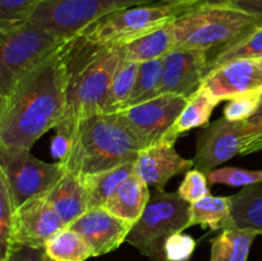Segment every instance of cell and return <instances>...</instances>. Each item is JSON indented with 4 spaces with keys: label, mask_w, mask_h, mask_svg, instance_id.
<instances>
[{
    "label": "cell",
    "mask_w": 262,
    "mask_h": 261,
    "mask_svg": "<svg viewBox=\"0 0 262 261\" xmlns=\"http://www.w3.org/2000/svg\"><path fill=\"white\" fill-rule=\"evenodd\" d=\"M63 44L20 77L4 97L0 147L31 150L38 138L60 123L66 110Z\"/></svg>",
    "instance_id": "6da1fadb"
},
{
    "label": "cell",
    "mask_w": 262,
    "mask_h": 261,
    "mask_svg": "<svg viewBox=\"0 0 262 261\" xmlns=\"http://www.w3.org/2000/svg\"><path fill=\"white\" fill-rule=\"evenodd\" d=\"M61 54L66 73V110L55 129L73 140L82 119L102 113L110 83L124 55L122 46L99 45L78 33L63 44Z\"/></svg>",
    "instance_id": "7a4b0ae2"
},
{
    "label": "cell",
    "mask_w": 262,
    "mask_h": 261,
    "mask_svg": "<svg viewBox=\"0 0 262 261\" xmlns=\"http://www.w3.org/2000/svg\"><path fill=\"white\" fill-rule=\"evenodd\" d=\"M142 150L119 113H96L78 123L68 156L61 163L77 177L136 161Z\"/></svg>",
    "instance_id": "3957f363"
},
{
    "label": "cell",
    "mask_w": 262,
    "mask_h": 261,
    "mask_svg": "<svg viewBox=\"0 0 262 261\" xmlns=\"http://www.w3.org/2000/svg\"><path fill=\"white\" fill-rule=\"evenodd\" d=\"M176 48L206 51L209 59L262 25L229 3L201 2L173 20Z\"/></svg>",
    "instance_id": "277c9868"
},
{
    "label": "cell",
    "mask_w": 262,
    "mask_h": 261,
    "mask_svg": "<svg viewBox=\"0 0 262 261\" xmlns=\"http://www.w3.org/2000/svg\"><path fill=\"white\" fill-rule=\"evenodd\" d=\"M68 38L26 19L0 20V96Z\"/></svg>",
    "instance_id": "5b68a950"
},
{
    "label": "cell",
    "mask_w": 262,
    "mask_h": 261,
    "mask_svg": "<svg viewBox=\"0 0 262 261\" xmlns=\"http://www.w3.org/2000/svg\"><path fill=\"white\" fill-rule=\"evenodd\" d=\"M201 2L166 0L117 10L92 22L78 35L94 44L122 46L165 23L171 22Z\"/></svg>",
    "instance_id": "8992f818"
},
{
    "label": "cell",
    "mask_w": 262,
    "mask_h": 261,
    "mask_svg": "<svg viewBox=\"0 0 262 261\" xmlns=\"http://www.w3.org/2000/svg\"><path fill=\"white\" fill-rule=\"evenodd\" d=\"M189 228V204L178 192H161L150 199L125 242L151 261H166L164 247L170 235Z\"/></svg>",
    "instance_id": "52a82bcc"
},
{
    "label": "cell",
    "mask_w": 262,
    "mask_h": 261,
    "mask_svg": "<svg viewBox=\"0 0 262 261\" xmlns=\"http://www.w3.org/2000/svg\"><path fill=\"white\" fill-rule=\"evenodd\" d=\"M156 2L166 0H41L25 19L63 37H72L104 15Z\"/></svg>",
    "instance_id": "ba28073f"
},
{
    "label": "cell",
    "mask_w": 262,
    "mask_h": 261,
    "mask_svg": "<svg viewBox=\"0 0 262 261\" xmlns=\"http://www.w3.org/2000/svg\"><path fill=\"white\" fill-rule=\"evenodd\" d=\"M0 169L4 174L14 207L46 194L66 171L61 161L46 163L26 148L0 147Z\"/></svg>",
    "instance_id": "9c48e42d"
},
{
    "label": "cell",
    "mask_w": 262,
    "mask_h": 261,
    "mask_svg": "<svg viewBox=\"0 0 262 261\" xmlns=\"http://www.w3.org/2000/svg\"><path fill=\"white\" fill-rule=\"evenodd\" d=\"M187 101V97L165 92L148 101L125 107L119 115L143 150L163 142Z\"/></svg>",
    "instance_id": "30bf717a"
},
{
    "label": "cell",
    "mask_w": 262,
    "mask_h": 261,
    "mask_svg": "<svg viewBox=\"0 0 262 261\" xmlns=\"http://www.w3.org/2000/svg\"><path fill=\"white\" fill-rule=\"evenodd\" d=\"M242 123L230 122L224 117L210 123L197 138L193 168L207 174L217 166L239 155L242 146Z\"/></svg>",
    "instance_id": "8fae6325"
},
{
    "label": "cell",
    "mask_w": 262,
    "mask_h": 261,
    "mask_svg": "<svg viewBox=\"0 0 262 261\" xmlns=\"http://www.w3.org/2000/svg\"><path fill=\"white\" fill-rule=\"evenodd\" d=\"M66 227L45 194L33 197L15 209L12 243L45 248L46 242Z\"/></svg>",
    "instance_id": "7c38bea8"
},
{
    "label": "cell",
    "mask_w": 262,
    "mask_h": 261,
    "mask_svg": "<svg viewBox=\"0 0 262 261\" xmlns=\"http://www.w3.org/2000/svg\"><path fill=\"white\" fill-rule=\"evenodd\" d=\"M207 64L206 51L176 48L163 59L161 94L169 92L189 99L204 84Z\"/></svg>",
    "instance_id": "4fadbf2b"
},
{
    "label": "cell",
    "mask_w": 262,
    "mask_h": 261,
    "mask_svg": "<svg viewBox=\"0 0 262 261\" xmlns=\"http://www.w3.org/2000/svg\"><path fill=\"white\" fill-rule=\"evenodd\" d=\"M133 225L114 216L105 207L89 209L69 225L91 248L94 257L106 255L125 242Z\"/></svg>",
    "instance_id": "5bb4252c"
},
{
    "label": "cell",
    "mask_w": 262,
    "mask_h": 261,
    "mask_svg": "<svg viewBox=\"0 0 262 261\" xmlns=\"http://www.w3.org/2000/svg\"><path fill=\"white\" fill-rule=\"evenodd\" d=\"M202 86L220 101L262 91V59H241L224 64L207 74Z\"/></svg>",
    "instance_id": "9a60e30c"
},
{
    "label": "cell",
    "mask_w": 262,
    "mask_h": 261,
    "mask_svg": "<svg viewBox=\"0 0 262 261\" xmlns=\"http://www.w3.org/2000/svg\"><path fill=\"white\" fill-rule=\"evenodd\" d=\"M192 168V159L179 155L174 145L160 142L140 151L133 173L147 186H154L161 191L173 177L187 173Z\"/></svg>",
    "instance_id": "2e32d148"
},
{
    "label": "cell",
    "mask_w": 262,
    "mask_h": 261,
    "mask_svg": "<svg viewBox=\"0 0 262 261\" xmlns=\"http://www.w3.org/2000/svg\"><path fill=\"white\" fill-rule=\"evenodd\" d=\"M45 197L67 227L89 210L87 193L82 178L71 171H64Z\"/></svg>",
    "instance_id": "e0dca14e"
},
{
    "label": "cell",
    "mask_w": 262,
    "mask_h": 261,
    "mask_svg": "<svg viewBox=\"0 0 262 261\" xmlns=\"http://www.w3.org/2000/svg\"><path fill=\"white\" fill-rule=\"evenodd\" d=\"M150 199L148 186L133 173L107 200L105 209L114 216L135 225L147 206Z\"/></svg>",
    "instance_id": "ac0fdd59"
},
{
    "label": "cell",
    "mask_w": 262,
    "mask_h": 261,
    "mask_svg": "<svg viewBox=\"0 0 262 261\" xmlns=\"http://www.w3.org/2000/svg\"><path fill=\"white\" fill-rule=\"evenodd\" d=\"M173 20L122 45L124 60L135 63L164 59L176 49Z\"/></svg>",
    "instance_id": "d6986e66"
},
{
    "label": "cell",
    "mask_w": 262,
    "mask_h": 261,
    "mask_svg": "<svg viewBox=\"0 0 262 261\" xmlns=\"http://www.w3.org/2000/svg\"><path fill=\"white\" fill-rule=\"evenodd\" d=\"M219 102L220 100L216 99L206 87H200L199 91L189 97L186 106L177 118L176 123L170 128L168 135L165 136L163 142L174 145L179 136L183 133L188 132L193 128L206 127L209 124L210 117H211L215 106Z\"/></svg>",
    "instance_id": "ffe728a7"
},
{
    "label": "cell",
    "mask_w": 262,
    "mask_h": 261,
    "mask_svg": "<svg viewBox=\"0 0 262 261\" xmlns=\"http://www.w3.org/2000/svg\"><path fill=\"white\" fill-rule=\"evenodd\" d=\"M230 199L232 210L225 228L253 229L262 235V182L243 187Z\"/></svg>",
    "instance_id": "44dd1931"
},
{
    "label": "cell",
    "mask_w": 262,
    "mask_h": 261,
    "mask_svg": "<svg viewBox=\"0 0 262 261\" xmlns=\"http://www.w3.org/2000/svg\"><path fill=\"white\" fill-rule=\"evenodd\" d=\"M135 161L125 163L109 170L97 171L81 177L87 193L89 209L105 207L107 200L117 191L118 187L133 174Z\"/></svg>",
    "instance_id": "7402d4cb"
},
{
    "label": "cell",
    "mask_w": 262,
    "mask_h": 261,
    "mask_svg": "<svg viewBox=\"0 0 262 261\" xmlns=\"http://www.w3.org/2000/svg\"><path fill=\"white\" fill-rule=\"evenodd\" d=\"M258 234L253 229L225 228L211 241L210 261H248L251 246Z\"/></svg>",
    "instance_id": "603a6c76"
},
{
    "label": "cell",
    "mask_w": 262,
    "mask_h": 261,
    "mask_svg": "<svg viewBox=\"0 0 262 261\" xmlns=\"http://www.w3.org/2000/svg\"><path fill=\"white\" fill-rule=\"evenodd\" d=\"M230 196H205L204 199L189 205V227L201 225L211 230H223L230 217Z\"/></svg>",
    "instance_id": "cb8c5ba5"
},
{
    "label": "cell",
    "mask_w": 262,
    "mask_h": 261,
    "mask_svg": "<svg viewBox=\"0 0 262 261\" xmlns=\"http://www.w3.org/2000/svg\"><path fill=\"white\" fill-rule=\"evenodd\" d=\"M140 63L123 59L110 83L102 113H119L128 106L136 81Z\"/></svg>",
    "instance_id": "d4e9b609"
},
{
    "label": "cell",
    "mask_w": 262,
    "mask_h": 261,
    "mask_svg": "<svg viewBox=\"0 0 262 261\" xmlns=\"http://www.w3.org/2000/svg\"><path fill=\"white\" fill-rule=\"evenodd\" d=\"M45 252L54 261H86L94 257L83 238L69 227L59 230L46 242Z\"/></svg>",
    "instance_id": "484cf974"
},
{
    "label": "cell",
    "mask_w": 262,
    "mask_h": 261,
    "mask_svg": "<svg viewBox=\"0 0 262 261\" xmlns=\"http://www.w3.org/2000/svg\"><path fill=\"white\" fill-rule=\"evenodd\" d=\"M241 59H262V25L239 41L211 56L207 64V74L224 64Z\"/></svg>",
    "instance_id": "4316f807"
},
{
    "label": "cell",
    "mask_w": 262,
    "mask_h": 261,
    "mask_svg": "<svg viewBox=\"0 0 262 261\" xmlns=\"http://www.w3.org/2000/svg\"><path fill=\"white\" fill-rule=\"evenodd\" d=\"M161 84H163V59L141 63L137 81L128 106H133L159 96L161 94Z\"/></svg>",
    "instance_id": "83f0119b"
},
{
    "label": "cell",
    "mask_w": 262,
    "mask_h": 261,
    "mask_svg": "<svg viewBox=\"0 0 262 261\" xmlns=\"http://www.w3.org/2000/svg\"><path fill=\"white\" fill-rule=\"evenodd\" d=\"M15 207L5 182L4 174L0 169V261H7L12 246L13 217Z\"/></svg>",
    "instance_id": "f1b7e54d"
},
{
    "label": "cell",
    "mask_w": 262,
    "mask_h": 261,
    "mask_svg": "<svg viewBox=\"0 0 262 261\" xmlns=\"http://www.w3.org/2000/svg\"><path fill=\"white\" fill-rule=\"evenodd\" d=\"M210 184H224V186L247 187L262 182V169H243L237 166H225L214 169L206 174Z\"/></svg>",
    "instance_id": "f546056e"
},
{
    "label": "cell",
    "mask_w": 262,
    "mask_h": 261,
    "mask_svg": "<svg viewBox=\"0 0 262 261\" xmlns=\"http://www.w3.org/2000/svg\"><path fill=\"white\" fill-rule=\"evenodd\" d=\"M261 97L262 91H257L228 100V104L225 105L223 112V117L230 122H245L255 114L260 105Z\"/></svg>",
    "instance_id": "4dcf8cb0"
},
{
    "label": "cell",
    "mask_w": 262,
    "mask_h": 261,
    "mask_svg": "<svg viewBox=\"0 0 262 261\" xmlns=\"http://www.w3.org/2000/svg\"><path fill=\"white\" fill-rule=\"evenodd\" d=\"M177 192L181 196V199L188 202L189 205L204 199L205 196H209L210 189L207 176L202 171L197 170V169H191L186 173L184 179L179 184Z\"/></svg>",
    "instance_id": "1f68e13d"
},
{
    "label": "cell",
    "mask_w": 262,
    "mask_h": 261,
    "mask_svg": "<svg viewBox=\"0 0 262 261\" xmlns=\"http://www.w3.org/2000/svg\"><path fill=\"white\" fill-rule=\"evenodd\" d=\"M196 241L183 232L176 233L168 238L164 247L166 261H187L193 253Z\"/></svg>",
    "instance_id": "d6a6232c"
},
{
    "label": "cell",
    "mask_w": 262,
    "mask_h": 261,
    "mask_svg": "<svg viewBox=\"0 0 262 261\" xmlns=\"http://www.w3.org/2000/svg\"><path fill=\"white\" fill-rule=\"evenodd\" d=\"M41 0H0V20L25 19Z\"/></svg>",
    "instance_id": "836d02e7"
},
{
    "label": "cell",
    "mask_w": 262,
    "mask_h": 261,
    "mask_svg": "<svg viewBox=\"0 0 262 261\" xmlns=\"http://www.w3.org/2000/svg\"><path fill=\"white\" fill-rule=\"evenodd\" d=\"M48 255L45 248L31 247V246L19 245V243H12L9 253H8V261H46Z\"/></svg>",
    "instance_id": "e575fe53"
},
{
    "label": "cell",
    "mask_w": 262,
    "mask_h": 261,
    "mask_svg": "<svg viewBox=\"0 0 262 261\" xmlns=\"http://www.w3.org/2000/svg\"><path fill=\"white\" fill-rule=\"evenodd\" d=\"M242 146L262 137V97L255 114L242 123Z\"/></svg>",
    "instance_id": "d590c367"
},
{
    "label": "cell",
    "mask_w": 262,
    "mask_h": 261,
    "mask_svg": "<svg viewBox=\"0 0 262 261\" xmlns=\"http://www.w3.org/2000/svg\"><path fill=\"white\" fill-rule=\"evenodd\" d=\"M72 143H73L72 138L60 135V133H56L53 143H51V153H53L54 158L58 159L59 161L64 160L68 156L69 151H71Z\"/></svg>",
    "instance_id": "8d00e7d4"
},
{
    "label": "cell",
    "mask_w": 262,
    "mask_h": 261,
    "mask_svg": "<svg viewBox=\"0 0 262 261\" xmlns=\"http://www.w3.org/2000/svg\"><path fill=\"white\" fill-rule=\"evenodd\" d=\"M225 3H229L233 7L262 20V0H232V2Z\"/></svg>",
    "instance_id": "74e56055"
},
{
    "label": "cell",
    "mask_w": 262,
    "mask_h": 261,
    "mask_svg": "<svg viewBox=\"0 0 262 261\" xmlns=\"http://www.w3.org/2000/svg\"><path fill=\"white\" fill-rule=\"evenodd\" d=\"M261 150H262V137L257 138V140L252 141V142L243 146V147L241 148L239 155H248V154L257 153V151H261Z\"/></svg>",
    "instance_id": "f35d334b"
},
{
    "label": "cell",
    "mask_w": 262,
    "mask_h": 261,
    "mask_svg": "<svg viewBox=\"0 0 262 261\" xmlns=\"http://www.w3.org/2000/svg\"><path fill=\"white\" fill-rule=\"evenodd\" d=\"M196 2H210V3H222V2H232V0H196Z\"/></svg>",
    "instance_id": "ab89813d"
},
{
    "label": "cell",
    "mask_w": 262,
    "mask_h": 261,
    "mask_svg": "<svg viewBox=\"0 0 262 261\" xmlns=\"http://www.w3.org/2000/svg\"><path fill=\"white\" fill-rule=\"evenodd\" d=\"M3 105H4V97L0 96V117H2V112H3Z\"/></svg>",
    "instance_id": "60d3db41"
},
{
    "label": "cell",
    "mask_w": 262,
    "mask_h": 261,
    "mask_svg": "<svg viewBox=\"0 0 262 261\" xmlns=\"http://www.w3.org/2000/svg\"><path fill=\"white\" fill-rule=\"evenodd\" d=\"M46 261H50V258H49V257H48V258H46Z\"/></svg>",
    "instance_id": "b9f144b4"
},
{
    "label": "cell",
    "mask_w": 262,
    "mask_h": 261,
    "mask_svg": "<svg viewBox=\"0 0 262 261\" xmlns=\"http://www.w3.org/2000/svg\"><path fill=\"white\" fill-rule=\"evenodd\" d=\"M49 258H50V257H49ZM50 261H54V260H51V258H50Z\"/></svg>",
    "instance_id": "7bdbcfd3"
},
{
    "label": "cell",
    "mask_w": 262,
    "mask_h": 261,
    "mask_svg": "<svg viewBox=\"0 0 262 261\" xmlns=\"http://www.w3.org/2000/svg\"><path fill=\"white\" fill-rule=\"evenodd\" d=\"M7 261H8V260H7Z\"/></svg>",
    "instance_id": "ee69618b"
}]
</instances>
